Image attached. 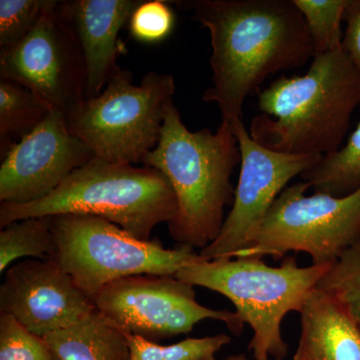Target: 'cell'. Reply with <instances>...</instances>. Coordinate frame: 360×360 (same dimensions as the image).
<instances>
[{
    "mask_svg": "<svg viewBox=\"0 0 360 360\" xmlns=\"http://www.w3.org/2000/svg\"><path fill=\"white\" fill-rule=\"evenodd\" d=\"M359 104L360 70L340 49L314 56L305 75L278 78L262 90L264 115L248 131L278 153L326 156L340 148Z\"/></svg>",
    "mask_w": 360,
    "mask_h": 360,
    "instance_id": "obj_2",
    "label": "cell"
},
{
    "mask_svg": "<svg viewBox=\"0 0 360 360\" xmlns=\"http://www.w3.org/2000/svg\"><path fill=\"white\" fill-rule=\"evenodd\" d=\"M47 0L32 32L0 52V78L23 85L52 108L66 113L84 101L86 72L75 32Z\"/></svg>",
    "mask_w": 360,
    "mask_h": 360,
    "instance_id": "obj_10",
    "label": "cell"
},
{
    "mask_svg": "<svg viewBox=\"0 0 360 360\" xmlns=\"http://www.w3.org/2000/svg\"><path fill=\"white\" fill-rule=\"evenodd\" d=\"M51 106L23 85L0 78V151L30 134L46 117Z\"/></svg>",
    "mask_w": 360,
    "mask_h": 360,
    "instance_id": "obj_17",
    "label": "cell"
},
{
    "mask_svg": "<svg viewBox=\"0 0 360 360\" xmlns=\"http://www.w3.org/2000/svg\"><path fill=\"white\" fill-rule=\"evenodd\" d=\"M47 0H0V49L14 46L39 22Z\"/></svg>",
    "mask_w": 360,
    "mask_h": 360,
    "instance_id": "obj_24",
    "label": "cell"
},
{
    "mask_svg": "<svg viewBox=\"0 0 360 360\" xmlns=\"http://www.w3.org/2000/svg\"><path fill=\"white\" fill-rule=\"evenodd\" d=\"M42 338L54 360H130L127 331L98 309Z\"/></svg>",
    "mask_w": 360,
    "mask_h": 360,
    "instance_id": "obj_16",
    "label": "cell"
},
{
    "mask_svg": "<svg viewBox=\"0 0 360 360\" xmlns=\"http://www.w3.org/2000/svg\"><path fill=\"white\" fill-rule=\"evenodd\" d=\"M225 360H250L248 357L245 356V354H233L231 355V356L227 357ZM274 360H284L283 359H276Z\"/></svg>",
    "mask_w": 360,
    "mask_h": 360,
    "instance_id": "obj_27",
    "label": "cell"
},
{
    "mask_svg": "<svg viewBox=\"0 0 360 360\" xmlns=\"http://www.w3.org/2000/svg\"><path fill=\"white\" fill-rule=\"evenodd\" d=\"M174 21V14L167 2L142 0L130 18V34L139 41L155 44L167 39L172 33Z\"/></svg>",
    "mask_w": 360,
    "mask_h": 360,
    "instance_id": "obj_25",
    "label": "cell"
},
{
    "mask_svg": "<svg viewBox=\"0 0 360 360\" xmlns=\"http://www.w3.org/2000/svg\"><path fill=\"white\" fill-rule=\"evenodd\" d=\"M127 338L130 360H202L215 355L231 341V336L224 333L201 338H186L170 345H160L127 331Z\"/></svg>",
    "mask_w": 360,
    "mask_h": 360,
    "instance_id": "obj_21",
    "label": "cell"
},
{
    "mask_svg": "<svg viewBox=\"0 0 360 360\" xmlns=\"http://www.w3.org/2000/svg\"><path fill=\"white\" fill-rule=\"evenodd\" d=\"M53 255L49 262L94 298L108 284L134 276H176L203 258L193 248L167 250L141 240L110 220L89 214L52 217Z\"/></svg>",
    "mask_w": 360,
    "mask_h": 360,
    "instance_id": "obj_7",
    "label": "cell"
},
{
    "mask_svg": "<svg viewBox=\"0 0 360 360\" xmlns=\"http://www.w3.org/2000/svg\"><path fill=\"white\" fill-rule=\"evenodd\" d=\"M120 68L94 98L65 113L71 134L96 158L120 165L143 162L160 142L167 106L174 103V78L155 71L139 84Z\"/></svg>",
    "mask_w": 360,
    "mask_h": 360,
    "instance_id": "obj_6",
    "label": "cell"
},
{
    "mask_svg": "<svg viewBox=\"0 0 360 360\" xmlns=\"http://www.w3.org/2000/svg\"><path fill=\"white\" fill-rule=\"evenodd\" d=\"M96 309L72 277L49 260L25 259L11 265L0 286V314L13 315L40 338Z\"/></svg>",
    "mask_w": 360,
    "mask_h": 360,
    "instance_id": "obj_13",
    "label": "cell"
},
{
    "mask_svg": "<svg viewBox=\"0 0 360 360\" xmlns=\"http://www.w3.org/2000/svg\"><path fill=\"white\" fill-rule=\"evenodd\" d=\"M347 23L342 39V49L360 70V0H348L345 9Z\"/></svg>",
    "mask_w": 360,
    "mask_h": 360,
    "instance_id": "obj_26",
    "label": "cell"
},
{
    "mask_svg": "<svg viewBox=\"0 0 360 360\" xmlns=\"http://www.w3.org/2000/svg\"><path fill=\"white\" fill-rule=\"evenodd\" d=\"M300 314L293 360H360V322L335 296L315 288Z\"/></svg>",
    "mask_w": 360,
    "mask_h": 360,
    "instance_id": "obj_15",
    "label": "cell"
},
{
    "mask_svg": "<svg viewBox=\"0 0 360 360\" xmlns=\"http://www.w3.org/2000/svg\"><path fill=\"white\" fill-rule=\"evenodd\" d=\"M142 0H66L59 13L70 26L84 56L86 84L84 99L94 98L120 70L123 52L120 32Z\"/></svg>",
    "mask_w": 360,
    "mask_h": 360,
    "instance_id": "obj_14",
    "label": "cell"
},
{
    "mask_svg": "<svg viewBox=\"0 0 360 360\" xmlns=\"http://www.w3.org/2000/svg\"><path fill=\"white\" fill-rule=\"evenodd\" d=\"M177 6L193 11L208 30L212 84L203 94L217 104L221 122L241 120L243 104L269 75L295 70L314 58V45L293 0H191Z\"/></svg>",
    "mask_w": 360,
    "mask_h": 360,
    "instance_id": "obj_1",
    "label": "cell"
},
{
    "mask_svg": "<svg viewBox=\"0 0 360 360\" xmlns=\"http://www.w3.org/2000/svg\"><path fill=\"white\" fill-rule=\"evenodd\" d=\"M54 250L52 217L14 221L0 231V272L4 274L21 258L49 260Z\"/></svg>",
    "mask_w": 360,
    "mask_h": 360,
    "instance_id": "obj_19",
    "label": "cell"
},
{
    "mask_svg": "<svg viewBox=\"0 0 360 360\" xmlns=\"http://www.w3.org/2000/svg\"><path fill=\"white\" fill-rule=\"evenodd\" d=\"M314 45V56L342 49L341 23L348 0H293Z\"/></svg>",
    "mask_w": 360,
    "mask_h": 360,
    "instance_id": "obj_20",
    "label": "cell"
},
{
    "mask_svg": "<svg viewBox=\"0 0 360 360\" xmlns=\"http://www.w3.org/2000/svg\"><path fill=\"white\" fill-rule=\"evenodd\" d=\"M94 158L89 146L68 129L65 113L51 108L2 156L0 201L21 205L41 200Z\"/></svg>",
    "mask_w": 360,
    "mask_h": 360,
    "instance_id": "obj_12",
    "label": "cell"
},
{
    "mask_svg": "<svg viewBox=\"0 0 360 360\" xmlns=\"http://www.w3.org/2000/svg\"><path fill=\"white\" fill-rule=\"evenodd\" d=\"M143 165L161 172L174 189L177 213L168 224L179 246L205 248L219 236L224 210L233 202L231 175L240 165L233 127L221 122L217 131H191L174 103L167 106L160 142Z\"/></svg>",
    "mask_w": 360,
    "mask_h": 360,
    "instance_id": "obj_3",
    "label": "cell"
},
{
    "mask_svg": "<svg viewBox=\"0 0 360 360\" xmlns=\"http://www.w3.org/2000/svg\"><path fill=\"white\" fill-rule=\"evenodd\" d=\"M0 360H54L44 338L13 315L0 314Z\"/></svg>",
    "mask_w": 360,
    "mask_h": 360,
    "instance_id": "obj_23",
    "label": "cell"
},
{
    "mask_svg": "<svg viewBox=\"0 0 360 360\" xmlns=\"http://www.w3.org/2000/svg\"><path fill=\"white\" fill-rule=\"evenodd\" d=\"M303 181L314 193L345 196L360 186V122L345 146L323 156L314 167L303 172Z\"/></svg>",
    "mask_w": 360,
    "mask_h": 360,
    "instance_id": "obj_18",
    "label": "cell"
},
{
    "mask_svg": "<svg viewBox=\"0 0 360 360\" xmlns=\"http://www.w3.org/2000/svg\"><path fill=\"white\" fill-rule=\"evenodd\" d=\"M233 129L240 150L238 184L219 236L198 252L205 260L233 258L245 248L286 184L323 158L288 155L265 148L250 136L241 120Z\"/></svg>",
    "mask_w": 360,
    "mask_h": 360,
    "instance_id": "obj_11",
    "label": "cell"
},
{
    "mask_svg": "<svg viewBox=\"0 0 360 360\" xmlns=\"http://www.w3.org/2000/svg\"><path fill=\"white\" fill-rule=\"evenodd\" d=\"M202 360H217V359H215L214 355H212V356L205 357V359Z\"/></svg>",
    "mask_w": 360,
    "mask_h": 360,
    "instance_id": "obj_28",
    "label": "cell"
},
{
    "mask_svg": "<svg viewBox=\"0 0 360 360\" xmlns=\"http://www.w3.org/2000/svg\"><path fill=\"white\" fill-rule=\"evenodd\" d=\"M177 213L174 189L155 168L120 165L94 156L51 194L28 203L0 205V227L30 217L89 214L110 220L141 240Z\"/></svg>",
    "mask_w": 360,
    "mask_h": 360,
    "instance_id": "obj_4",
    "label": "cell"
},
{
    "mask_svg": "<svg viewBox=\"0 0 360 360\" xmlns=\"http://www.w3.org/2000/svg\"><path fill=\"white\" fill-rule=\"evenodd\" d=\"M316 288L345 303L360 322V241L333 265Z\"/></svg>",
    "mask_w": 360,
    "mask_h": 360,
    "instance_id": "obj_22",
    "label": "cell"
},
{
    "mask_svg": "<svg viewBox=\"0 0 360 360\" xmlns=\"http://www.w3.org/2000/svg\"><path fill=\"white\" fill-rule=\"evenodd\" d=\"M309 184L296 182L279 194L250 243L234 257L284 258L303 252L312 264H335L360 241V186L345 196L307 195Z\"/></svg>",
    "mask_w": 360,
    "mask_h": 360,
    "instance_id": "obj_8",
    "label": "cell"
},
{
    "mask_svg": "<svg viewBox=\"0 0 360 360\" xmlns=\"http://www.w3.org/2000/svg\"><path fill=\"white\" fill-rule=\"evenodd\" d=\"M201 260L184 267L177 278L229 298L240 321L253 331L248 349L255 360L283 359L288 345L281 323L290 312L300 314L307 298L333 264L302 267L293 255L281 266H270L262 257Z\"/></svg>",
    "mask_w": 360,
    "mask_h": 360,
    "instance_id": "obj_5",
    "label": "cell"
},
{
    "mask_svg": "<svg viewBox=\"0 0 360 360\" xmlns=\"http://www.w3.org/2000/svg\"><path fill=\"white\" fill-rule=\"evenodd\" d=\"M92 300L125 331L150 341L186 335L205 319L224 322L234 335H241L245 328L236 311L198 303L194 286L176 276L127 277L108 284Z\"/></svg>",
    "mask_w": 360,
    "mask_h": 360,
    "instance_id": "obj_9",
    "label": "cell"
}]
</instances>
